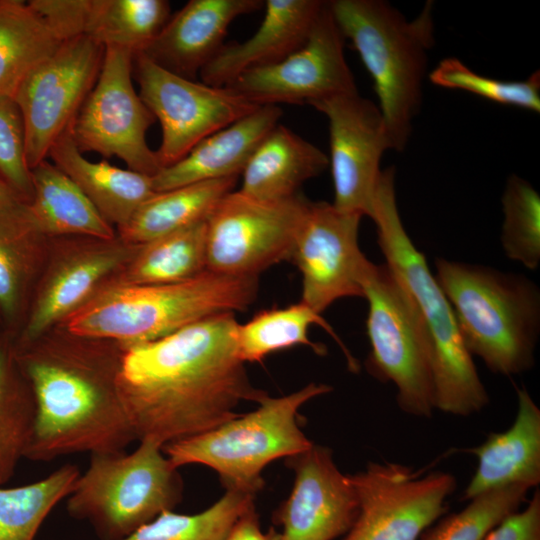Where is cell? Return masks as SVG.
Returning a JSON list of instances; mask_svg holds the SVG:
<instances>
[{
	"label": "cell",
	"mask_w": 540,
	"mask_h": 540,
	"mask_svg": "<svg viewBox=\"0 0 540 540\" xmlns=\"http://www.w3.org/2000/svg\"><path fill=\"white\" fill-rule=\"evenodd\" d=\"M517 413L503 432H492L468 451L477 458L475 473L462 499L512 485L531 488L540 483V409L525 387H516Z\"/></svg>",
	"instance_id": "cell-22"
},
{
	"label": "cell",
	"mask_w": 540,
	"mask_h": 540,
	"mask_svg": "<svg viewBox=\"0 0 540 540\" xmlns=\"http://www.w3.org/2000/svg\"><path fill=\"white\" fill-rule=\"evenodd\" d=\"M312 324L328 332L341 348L349 370L358 372V361L334 329L321 314L302 301L284 308L263 310L248 322L239 324L237 328L239 356L244 363L258 362L273 352L297 345L309 346L316 354L325 355L326 348L308 338V329Z\"/></svg>",
	"instance_id": "cell-28"
},
{
	"label": "cell",
	"mask_w": 540,
	"mask_h": 540,
	"mask_svg": "<svg viewBox=\"0 0 540 540\" xmlns=\"http://www.w3.org/2000/svg\"><path fill=\"white\" fill-rule=\"evenodd\" d=\"M133 67L139 95L161 125L162 140L156 151L161 168L259 107L227 87L174 74L143 54L134 56Z\"/></svg>",
	"instance_id": "cell-14"
},
{
	"label": "cell",
	"mask_w": 540,
	"mask_h": 540,
	"mask_svg": "<svg viewBox=\"0 0 540 540\" xmlns=\"http://www.w3.org/2000/svg\"><path fill=\"white\" fill-rule=\"evenodd\" d=\"M343 37L325 2L307 40L282 60L248 70L226 86L257 106L308 104L357 90Z\"/></svg>",
	"instance_id": "cell-15"
},
{
	"label": "cell",
	"mask_w": 540,
	"mask_h": 540,
	"mask_svg": "<svg viewBox=\"0 0 540 540\" xmlns=\"http://www.w3.org/2000/svg\"><path fill=\"white\" fill-rule=\"evenodd\" d=\"M437 86L466 91L503 105L540 111V72L521 81H504L481 75L455 57L441 60L430 72Z\"/></svg>",
	"instance_id": "cell-37"
},
{
	"label": "cell",
	"mask_w": 540,
	"mask_h": 540,
	"mask_svg": "<svg viewBox=\"0 0 540 540\" xmlns=\"http://www.w3.org/2000/svg\"><path fill=\"white\" fill-rule=\"evenodd\" d=\"M134 54L105 47L97 81L69 127L82 151L116 156L128 169L153 176L160 169L146 132L155 117L132 84Z\"/></svg>",
	"instance_id": "cell-12"
},
{
	"label": "cell",
	"mask_w": 540,
	"mask_h": 540,
	"mask_svg": "<svg viewBox=\"0 0 540 540\" xmlns=\"http://www.w3.org/2000/svg\"><path fill=\"white\" fill-rule=\"evenodd\" d=\"M308 199L264 201L239 190L226 194L206 220L207 270L229 276L258 277L289 261Z\"/></svg>",
	"instance_id": "cell-10"
},
{
	"label": "cell",
	"mask_w": 540,
	"mask_h": 540,
	"mask_svg": "<svg viewBox=\"0 0 540 540\" xmlns=\"http://www.w3.org/2000/svg\"><path fill=\"white\" fill-rule=\"evenodd\" d=\"M33 195L26 203L38 232L82 234L112 240L114 232L82 190L47 160L31 169Z\"/></svg>",
	"instance_id": "cell-25"
},
{
	"label": "cell",
	"mask_w": 540,
	"mask_h": 540,
	"mask_svg": "<svg viewBox=\"0 0 540 540\" xmlns=\"http://www.w3.org/2000/svg\"><path fill=\"white\" fill-rule=\"evenodd\" d=\"M20 201L22 200L11 190L0 176V206L11 205Z\"/></svg>",
	"instance_id": "cell-42"
},
{
	"label": "cell",
	"mask_w": 540,
	"mask_h": 540,
	"mask_svg": "<svg viewBox=\"0 0 540 540\" xmlns=\"http://www.w3.org/2000/svg\"><path fill=\"white\" fill-rule=\"evenodd\" d=\"M258 277L206 270L177 283L116 284L70 313L75 337L111 339L122 347L147 343L221 313L246 310L255 300Z\"/></svg>",
	"instance_id": "cell-3"
},
{
	"label": "cell",
	"mask_w": 540,
	"mask_h": 540,
	"mask_svg": "<svg viewBox=\"0 0 540 540\" xmlns=\"http://www.w3.org/2000/svg\"><path fill=\"white\" fill-rule=\"evenodd\" d=\"M34 232L38 231L26 203L0 206V309L8 317L16 312L20 298L24 273L22 244Z\"/></svg>",
	"instance_id": "cell-38"
},
{
	"label": "cell",
	"mask_w": 540,
	"mask_h": 540,
	"mask_svg": "<svg viewBox=\"0 0 540 540\" xmlns=\"http://www.w3.org/2000/svg\"><path fill=\"white\" fill-rule=\"evenodd\" d=\"M435 268L468 352L495 374L530 370L540 330L536 284L523 275L443 258Z\"/></svg>",
	"instance_id": "cell-6"
},
{
	"label": "cell",
	"mask_w": 540,
	"mask_h": 540,
	"mask_svg": "<svg viewBox=\"0 0 540 540\" xmlns=\"http://www.w3.org/2000/svg\"><path fill=\"white\" fill-rule=\"evenodd\" d=\"M206 270L205 220L138 246L117 284H171Z\"/></svg>",
	"instance_id": "cell-31"
},
{
	"label": "cell",
	"mask_w": 540,
	"mask_h": 540,
	"mask_svg": "<svg viewBox=\"0 0 540 540\" xmlns=\"http://www.w3.org/2000/svg\"><path fill=\"white\" fill-rule=\"evenodd\" d=\"M529 490L512 485L481 494L462 510L429 527L419 540H484L503 519L519 510Z\"/></svg>",
	"instance_id": "cell-36"
},
{
	"label": "cell",
	"mask_w": 540,
	"mask_h": 540,
	"mask_svg": "<svg viewBox=\"0 0 540 540\" xmlns=\"http://www.w3.org/2000/svg\"><path fill=\"white\" fill-rule=\"evenodd\" d=\"M329 123V165L333 205L340 211L369 216L381 174L380 160L392 149L386 122L373 101L357 90L310 104Z\"/></svg>",
	"instance_id": "cell-16"
},
{
	"label": "cell",
	"mask_w": 540,
	"mask_h": 540,
	"mask_svg": "<svg viewBox=\"0 0 540 540\" xmlns=\"http://www.w3.org/2000/svg\"><path fill=\"white\" fill-rule=\"evenodd\" d=\"M328 165L329 158L320 148L277 124L251 155L239 191L264 201L291 198Z\"/></svg>",
	"instance_id": "cell-23"
},
{
	"label": "cell",
	"mask_w": 540,
	"mask_h": 540,
	"mask_svg": "<svg viewBox=\"0 0 540 540\" xmlns=\"http://www.w3.org/2000/svg\"><path fill=\"white\" fill-rule=\"evenodd\" d=\"M309 383L281 397L265 395L258 407L206 432L170 442L163 452L177 469L200 464L216 471L226 487L255 495L263 487L262 471L272 461L290 458L313 443L299 426V409L331 391Z\"/></svg>",
	"instance_id": "cell-7"
},
{
	"label": "cell",
	"mask_w": 540,
	"mask_h": 540,
	"mask_svg": "<svg viewBox=\"0 0 540 540\" xmlns=\"http://www.w3.org/2000/svg\"><path fill=\"white\" fill-rule=\"evenodd\" d=\"M170 18L165 0H85L81 30L95 43L142 53Z\"/></svg>",
	"instance_id": "cell-29"
},
{
	"label": "cell",
	"mask_w": 540,
	"mask_h": 540,
	"mask_svg": "<svg viewBox=\"0 0 540 540\" xmlns=\"http://www.w3.org/2000/svg\"><path fill=\"white\" fill-rule=\"evenodd\" d=\"M395 167L381 171L370 218L377 242L391 270L414 300L432 341L436 410L466 417L489 403L472 355L466 349L453 309L409 237L396 201Z\"/></svg>",
	"instance_id": "cell-4"
},
{
	"label": "cell",
	"mask_w": 540,
	"mask_h": 540,
	"mask_svg": "<svg viewBox=\"0 0 540 540\" xmlns=\"http://www.w3.org/2000/svg\"><path fill=\"white\" fill-rule=\"evenodd\" d=\"M104 47L86 36L64 40L24 79L13 99L24 123L27 164L46 160L77 116L99 76Z\"/></svg>",
	"instance_id": "cell-13"
},
{
	"label": "cell",
	"mask_w": 540,
	"mask_h": 540,
	"mask_svg": "<svg viewBox=\"0 0 540 540\" xmlns=\"http://www.w3.org/2000/svg\"><path fill=\"white\" fill-rule=\"evenodd\" d=\"M177 470L151 440H141L131 453L90 454L67 497V512L90 524L99 540H122L180 502Z\"/></svg>",
	"instance_id": "cell-8"
},
{
	"label": "cell",
	"mask_w": 540,
	"mask_h": 540,
	"mask_svg": "<svg viewBox=\"0 0 540 540\" xmlns=\"http://www.w3.org/2000/svg\"><path fill=\"white\" fill-rule=\"evenodd\" d=\"M80 476L65 464L41 480L23 486H0V540H34L41 525L72 492Z\"/></svg>",
	"instance_id": "cell-33"
},
{
	"label": "cell",
	"mask_w": 540,
	"mask_h": 540,
	"mask_svg": "<svg viewBox=\"0 0 540 540\" xmlns=\"http://www.w3.org/2000/svg\"><path fill=\"white\" fill-rule=\"evenodd\" d=\"M328 4L373 79L392 150L403 151L421 109L428 52L435 44L433 2L427 1L411 20L384 0Z\"/></svg>",
	"instance_id": "cell-5"
},
{
	"label": "cell",
	"mask_w": 540,
	"mask_h": 540,
	"mask_svg": "<svg viewBox=\"0 0 540 540\" xmlns=\"http://www.w3.org/2000/svg\"><path fill=\"white\" fill-rule=\"evenodd\" d=\"M235 314L221 313L147 343L123 347L116 389L137 440L162 447L234 418L266 394L250 383Z\"/></svg>",
	"instance_id": "cell-1"
},
{
	"label": "cell",
	"mask_w": 540,
	"mask_h": 540,
	"mask_svg": "<svg viewBox=\"0 0 540 540\" xmlns=\"http://www.w3.org/2000/svg\"><path fill=\"white\" fill-rule=\"evenodd\" d=\"M254 496L226 489L218 501L199 513L164 511L122 540H225L238 519L255 507Z\"/></svg>",
	"instance_id": "cell-34"
},
{
	"label": "cell",
	"mask_w": 540,
	"mask_h": 540,
	"mask_svg": "<svg viewBox=\"0 0 540 540\" xmlns=\"http://www.w3.org/2000/svg\"><path fill=\"white\" fill-rule=\"evenodd\" d=\"M137 247L92 252L64 266L38 299L24 331L23 341H34L52 323L81 306L100 280L125 259L132 258Z\"/></svg>",
	"instance_id": "cell-30"
},
{
	"label": "cell",
	"mask_w": 540,
	"mask_h": 540,
	"mask_svg": "<svg viewBox=\"0 0 540 540\" xmlns=\"http://www.w3.org/2000/svg\"><path fill=\"white\" fill-rule=\"evenodd\" d=\"M15 352L36 407L25 458L47 462L81 452H122L137 440L116 389L123 349Z\"/></svg>",
	"instance_id": "cell-2"
},
{
	"label": "cell",
	"mask_w": 540,
	"mask_h": 540,
	"mask_svg": "<svg viewBox=\"0 0 540 540\" xmlns=\"http://www.w3.org/2000/svg\"><path fill=\"white\" fill-rule=\"evenodd\" d=\"M360 284L368 302V373L395 385L396 401L404 413L432 417L436 410L434 351L414 300L387 264L366 259Z\"/></svg>",
	"instance_id": "cell-9"
},
{
	"label": "cell",
	"mask_w": 540,
	"mask_h": 540,
	"mask_svg": "<svg viewBox=\"0 0 540 540\" xmlns=\"http://www.w3.org/2000/svg\"><path fill=\"white\" fill-rule=\"evenodd\" d=\"M325 2L266 0L256 32L244 42L224 44L201 70L202 82L224 87L248 70L282 60L305 43Z\"/></svg>",
	"instance_id": "cell-20"
},
{
	"label": "cell",
	"mask_w": 540,
	"mask_h": 540,
	"mask_svg": "<svg viewBox=\"0 0 540 540\" xmlns=\"http://www.w3.org/2000/svg\"><path fill=\"white\" fill-rule=\"evenodd\" d=\"M362 217L332 203H306L289 261L301 273V301L319 314L341 298L363 297L360 275L367 258L358 243Z\"/></svg>",
	"instance_id": "cell-17"
},
{
	"label": "cell",
	"mask_w": 540,
	"mask_h": 540,
	"mask_svg": "<svg viewBox=\"0 0 540 540\" xmlns=\"http://www.w3.org/2000/svg\"><path fill=\"white\" fill-rule=\"evenodd\" d=\"M484 540H540V492L537 488L522 510L503 519Z\"/></svg>",
	"instance_id": "cell-40"
},
{
	"label": "cell",
	"mask_w": 540,
	"mask_h": 540,
	"mask_svg": "<svg viewBox=\"0 0 540 540\" xmlns=\"http://www.w3.org/2000/svg\"><path fill=\"white\" fill-rule=\"evenodd\" d=\"M237 181L238 177H230L156 192L119 227L121 237L130 246H141L205 221Z\"/></svg>",
	"instance_id": "cell-26"
},
{
	"label": "cell",
	"mask_w": 540,
	"mask_h": 540,
	"mask_svg": "<svg viewBox=\"0 0 540 540\" xmlns=\"http://www.w3.org/2000/svg\"><path fill=\"white\" fill-rule=\"evenodd\" d=\"M263 5L261 0H191L169 18L139 54L174 74L194 80L224 46L234 19Z\"/></svg>",
	"instance_id": "cell-19"
},
{
	"label": "cell",
	"mask_w": 540,
	"mask_h": 540,
	"mask_svg": "<svg viewBox=\"0 0 540 540\" xmlns=\"http://www.w3.org/2000/svg\"><path fill=\"white\" fill-rule=\"evenodd\" d=\"M225 540H280V536L274 529L262 531L252 507L238 519Z\"/></svg>",
	"instance_id": "cell-41"
},
{
	"label": "cell",
	"mask_w": 540,
	"mask_h": 540,
	"mask_svg": "<svg viewBox=\"0 0 540 540\" xmlns=\"http://www.w3.org/2000/svg\"><path fill=\"white\" fill-rule=\"evenodd\" d=\"M501 245L505 255L529 270L540 264V196L526 180L512 174L501 198Z\"/></svg>",
	"instance_id": "cell-35"
},
{
	"label": "cell",
	"mask_w": 540,
	"mask_h": 540,
	"mask_svg": "<svg viewBox=\"0 0 540 540\" xmlns=\"http://www.w3.org/2000/svg\"><path fill=\"white\" fill-rule=\"evenodd\" d=\"M282 110L277 105L259 106L250 114L207 136L183 158L152 176L155 192L185 185L238 177L251 155L278 124Z\"/></svg>",
	"instance_id": "cell-21"
},
{
	"label": "cell",
	"mask_w": 540,
	"mask_h": 540,
	"mask_svg": "<svg viewBox=\"0 0 540 540\" xmlns=\"http://www.w3.org/2000/svg\"><path fill=\"white\" fill-rule=\"evenodd\" d=\"M62 42L29 2L0 0V95L13 98L24 79Z\"/></svg>",
	"instance_id": "cell-27"
},
{
	"label": "cell",
	"mask_w": 540,
	"mask_h": 540,
	"mask_svg": "<svg viewBox=\"0 0 540 540\" xmlns=\"http://www.w3.org/2000/svg\"><path fill=\"white\" fill-rule=\"evenodd\" d=\"M48 156L82 190L101 216L118 227L156 193L150 175L86 159L69 129L53 144Z\"/></svg>",
	"instance_id": "cell-24"
},
{
	"label": "cell",
	"mask_w": 540,
	"mask_h": 540,
	"mask_svg": "<svg viewBox=\"0 0 540 540\" xmlns=\"http://www.w3.org/2000/svg\"><path fill=\"white\" fill-rule=\"evenodd\" d=\"M286 462L294 471V484L276 512L280 540H334L346 534L358 514V501L332 451L313 444Z\"/></svg>",
	"instance_id": "cell-18"
},
{
	"label": "cell",
	"mask_w": 540,
	"mask_h": 540,
	"mask_svg": "<svg viewBox=\"0 0 540 540\" xmlns=\"http://www.w3.org/2000/svg\"><path fill=\"white\" fill-rule=\"evenodd\" d=\"M349 477L358 514L344 540H419L445 513L457 487L451 473L421 475L394 462H369Z\"/></svg>",
	"instance_id": "cell-11"
},
{
	"label": "cell",
	"mask_w": 540,
	"mask_h": 540,
	"mask_svg": "<svg viewBox=\"0 0 540 540\" xmlns=\"http://www.w3.org/2000/svg\"><path fill=\"white\" fill-rule=\"evenodd\" d=\"M0 176L23 202L31 200L23 118L15 100L4 95H0Z\"/></svg>",
	"instance_id": "cell-39"
},
{
	"label": "cell",
	"mask_w": 540,
	"mask_h": 540,
	"mask_svg": "<svg viewBox=\"0 0 540 540\" xmlns=\"http://www.w3.org/2000/svg\"><path fill=\"white\" fill-rule=\"evenodd\" d=\"M36 407L15 349L0 341V486L25 458L33 434Z\"/></svg>",
	"instance_id": "cell-32"
}]
</instances>
